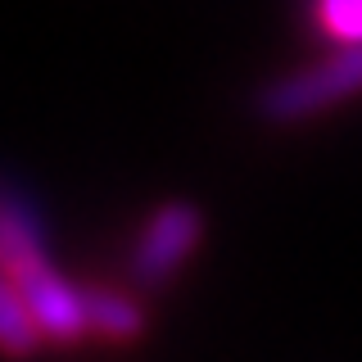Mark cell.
<instances>
[{
	"label": "cell",
	"mask_w": 362,
	"mask_h": 362,
	"mask_svg": "<svg viewBox=\"0 0 362 362\" xmlns=\"http://www.w3.org/2000/svg\"><path fill=\"white\" fill-rule=\"evenodd\" d=\"M204 240V213L190 199H168L145 218V226L136 231L132 245V281L136 286H163L173 281L181 267L195 258V249Z\"/></svg>",
	"instance_id": "cell-3"
},
{
	"label": "cell",
	"mask_w": 362,
	"mask_h": 362,
	"mask_svg": "<svg viewBox=\"0 0 362 362\" xmlns=\"http://www.w3.org/2000/svg\"><path fill=\"white\" fill-rule=\"evenodd\" d=\"M86 317L90 335L109 339V344H132L145 335V308L127 290H86Z\"/></svg>",
	"instance_id": "cell-4"
},
{
	"label": "cell",
	"mask_w": 362,
	"mask_h": 362,
	"mask_svg": "<svg viewBox=\"0 0 362 362\" xmlns=\"http://www.w3.org/2000/svg\"><path fill=\"white\" fill-rule=\"evenodd\" d=\"M313 23L331 45H362V0H313Z\"/></svg>",
	"instance_id": "cell-6"
},
{
	"label": "cell",
	"mask_w": 362,
	"mask_h": 362,
	"mask_svg": "<svg viewBox=\"0 0 362 362\" xmlns=\"http://www.w3.org/2000/svg\"><path fill=\"white\" fill-rule=\"evenodd\" d=\"M354 95H362V45H331V54L267 82L254 100V113L272 127H294Z\"/></svg>",
	"instance_id": "cell-2"
},
{
	"label": "cell",
	"mask_w": 362,
	"mask_h": 362,
	"mask_svg": "<svg viewBox=\"0 0 362 362\" xmlns=\"http://www.w3.org/2000/svg\"><path fill=\"white\" fill-rule=\"evenodd\" d=\"M0 258H5V276L23 290V299L37 313L45 344H77V339L90 335L86 290L73 286L50 263L41 240V222L23 204L18 190H9L5 204H0Z\"/></svg>",
	"instance_id": "cell-1"
},
{
	"label": "cell",
	"mask_w": 362,
	"mask_h": 362,
	"mask_svg": "<svg viewBox=\"0 0 362 362\" xmlns=\"http://www.w3.org/2000/svg\"><path fill=\"white\" fill-rule=\"evenodd\" d=\"M0 344H5L9 358H28L45 344L37 313H32V303L23 299V290L9 276H5V286H0Z\"/></svg>",
	"instance_id": "cell-5"
}]
</instances>
